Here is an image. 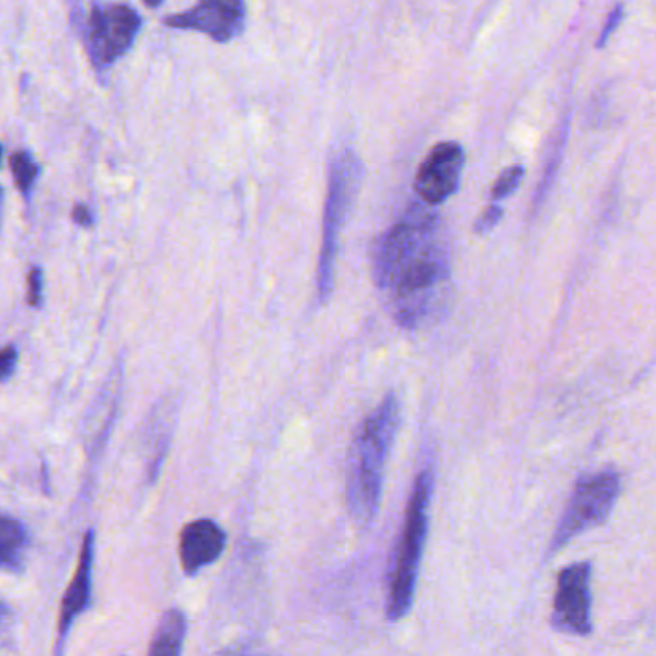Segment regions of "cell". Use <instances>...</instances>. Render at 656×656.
I'll return each mask as SVG.
<instances>
[{
  "label": "cell",
  "mask_w": 656,
  "mask_h": 656,
  "mask_svg": "<svg viewBox=\"0 0 656 656\" xmlns=\"http://www.w3.org/2000/svg\"><path fill=\"white\" fill-rule=\"evenodd\" d=\"M373 277L376 286L390 296L399 327L417 328L436 311L449 281V258L432 206L413 204L378 238Z\"/></svg>",
  "instance_id": "obj_1"
},
{
  "label": "cell",
  "mask_w": 656,
  "mask_h": 656,
  "mask_svg": "<svg viewBox=\"0 0 656 656\" xmlns=\"http://www.w3.org/2000/svg\"><path fill=\"white\" fill-rule=\"evenodd\" d=\"M399 401L388 394L359 426L348 457L346 501L353 520L369 526L376 518L382 499L384 467L398 434Z\"/></svg>",
  "instance_id": "obj_2"
},
{
  "label": "cell",
  "mask_w": 656,
  "mask_h": 656,
  "mask_svg": "<svg viewBox=\"0 0 656 656\" xmlns=\"http://www.w3.org/2000/svg\"><path fill=\"white\" fill-rule=\"evenodd\" d=\"M434 488L432 470H424L417 476L415 488L411 493L403 530L399 536L396 555L388 578V601L386 612L388 620L398 622L413 607L419 568H421L424 543L428 536V507Z\"/></svg>",
  "instance_id": "obj_3"
},
{
  "label": "cell",
  "mask_w": 656,
  "mask_h": 656,
  "mask_svg": "<svg viewBox=\"0 0 656 656\" xmlns=\"http://www.w3.org/2000/svg\"><path fill=\"white\" fill-rule=\"evenodd\" d=\"M363 165L352 150H342L334 156L328 169L327 206L323 223V244L317 269V294L327 302L334 286V265L338 256V242L352 211L353 200L361 187Z\"/></svg>",
  "instance_id": "obj_4"
},
{
  "label": "cell",
  "mask_w": 656,
  "mask_h": 656,
  "mask_svg": "<svg viewBox=\"0 0 656 656\" xmlns=\"http://www.w3.org/2000/svg\"><path fill=\"white\" fill-rule=\"evenodd\" d=\"M71 18L98 73L112 68L131 50L142 27L141 14L118 2L94 0L87 18H83L79 0H71Z\"/></svg>",
  "instance_id": "obj_5"
},
{
  "label": "cell",
  "mask_w": 656,
  "mask_h": 656,
  "mask_svg": "<svg viewBox=\"0 0 656 656\" xmlns=\"http://www.w3.org/2000/svg\"><path fill=\"white\" fill-rule=\"evenodd\" d=\"M620 495V474L607 469L578 480L551 541V553L609 518Z\"/></svg>",
  "instance_id": "obj_6"
},
{
  "label": "cell",
  "mask_w": 656,
  "mask_h": 656,
  "mask_svg": "<svg viewBox=\"0 0 656 656\" xmlns=\"http://www.w3.org/2000/svg\"><path fill=\"white\" fill-rule=\"evenodd\" d=\"M551 622L557 632L566 635L584 637L591 633V564H568L561 570Z\"/></svg>",
  "instance_id": "obj_7"
},
{
  "label": "cell",
  "mask_w": 656,
  "mask_h": 656,
  "mask_svg": "<svg viewBox=\"0 0 656 656\" xmlns=\"http://www.w3.org/2000/svg\"><path fill=\"white\" fill-rule=\"evenodd\" d=\"M164 24L171 29L204 33L215 43H229L244 31L246 2L244 0H200L190 10L167 16Z\"/></svg>",
  "instance_id": "obj_8"
},
{
  "label": "cell",
  "mask_w": 656,
  "mask_h": 656,
  "mask_svg": "<svg viewBox=\"0 0 656 656\" xmlns=\"http://www.w3.org/2000/svg\"><path fill=\"white\" fill-rule=\"evenodd\" d=\"M465 167V150L457 142H442L422 162L415 190L426 206H440L449 200L461 183Z\"/></svg>",
  "instance_id": "obj_9"
},
{
  "label": "cell",
  "mask_w": 656,
  "mask_h": 656,
  "mask_svg": "<svg viewBox=\"0 0 656 656\" xmlns=\"http://www.w3.org/2000/svg\"><path fill=\"white\" fill-rule=\"evenodd\" d=\"M93 564H94V530H89L81 543L79 563L77 570L71 578V584L64 593L62 609H60V620H58V637L54 656H64L66 641L70 635L71 626L75 620L91 607V595H93Z\"/></svg>",
  "instance_id": "obj_10"
},
{
  "label": "cell",
  "mask_w": 656,
  "mask_h": 656,
  "mask_svg": "<svg viewBox=\"0 0 656 656\" xmlns=\"http://www.w3.org/2000/svg\"><path fill=\"white\" fill-rule=\"evenodd\" d=\"M227 534L210 518H198L185 526L179 541V559L187 576H196L206 566L217 563L225 551Z\"/></svg>",
  "instance_id": "obj_11"
},
{
  "label": "cell",
  "mask_w": 656,
  "mask_h": 656,
  "mask_svg": "<svg viewBox=\"0 0 656 656\" xmlns=\"http://www.w3.org/2000/svg\"><path fill=\"white\" fill-rule=\"evenodd\" d=\"M29 547V532L24 522L8 515H0V572L20 574L24 570Z\"/></svg>",
  "instance_id": "obj_12"
},
{
  "label": "cell",
  "mask_w": 656,
  "mask_h": 656,
  "mask_svg": "<svg viewBox=\"0 0 656 656\" xmlns=\"http://www.w3.org/2000/svg\"><path fill=\"white\" fill-rule=\"evenodd\" d=\"M188 622L185 612L169 609L158 622L148 656H181L187 639Z\"/></svg>",
  "instance_id": "obj_13"
},
{
  "label": "cell",
  "mask_w": 656,
  "mask_h": 656,
  "mask_svg": "<svg viewBox=\"0 0 656 656\" xmlns=\"http://www.w3.org/2000/svg\"><path fill=\"white\" fill-rule=\"evenodd\" d=\"M10 167H12L16 187L24 194L25 198H29L31 190H33L37 179H39L41 167L33 160V156L27 150H20V152L12 154Z\"/></svg>",
  "instance_id": "obj_14"
},
{
  "label": "cell",
  "mask_w": 656,
  "mask_h": 656,
  "mask_svg": "<svg viewBox=\"0 0 656 656\" xmlns=\"http://www.w3.org/2000/svg\"><path fill=\"white\" fill-rule=\"evenodd\" d=\"M524 179V167L522 165H513L509 169H505L499 179L495 181V185L492 188V198L493 202H499L507 196H511L515 192L518 185L522 183Z\"/></svg>",
  "instance_id": "obj_15"
},
{
  "label": "cell",
  "mask_w": 656,
  "mask_h": 656,
  "mask_svg": "<svg viewBox=\"0 0 656 656\" xmlns=\"http://www.w3.org/2000/svg\"><path fill=\"white\" fill-rule=\"evenodd\" d=\"M43 296H45L43 269L39 265H35L27 273V304L31 305V307H41Z\"/></svg>",
  "instance_id": "obj_16"
},
{
  "label": "cell",
  "mask_w": 656,
  "mask_h": 656,
  "mask_svg": "<svg viewBox=\"0 0 656 656\" xmlns=\"http://www.w3.org/2000/svg\"><path fill=\"white\" fill-rule=\"evenodd\" d=\"M624 12H626V10H624V4H616V6H614V10L610 12L607 22H605L603 29H601V33H599L597 48H603L609 43L610 39H612V35L616 33V29H618L620 24L624 22Z\"/></svg>",
  "instance_id": "obj_17"
},
{
  "label": "cell",
  "mask_w": 656,
  "mask_h": 656,
  "mask_svg": "<svg viewBox=\"0 0 656 656\" xmlns=\"http://www.w3.org/2000/svg\"><path fill=\"white\" fill-rule=\"evenodd\" d=\"M501 219H503V208H501L499 204L488 206L486 211L478 217V221H476V225H474V233H476V235H486V233H490V231H493V229L499 225Z\"/></svg>",
  "instance_id": "obj_18"
},
{
  "label": "cell",
  "mask_w": 656,
  "mask_h": 656,
  "mask_svg": "<svg viewBox=\"0 0 656 656\" xmlns=\"http://www.w3.org/2000/svg\"><path fill=\"white\" fill-rule=\"evenodd\" d=\"M18 365V350L14 346L0 348V382L10 380Z\"/></svg>",
  "instance_id": "obj_19"
},
{
  "label": "cell",
  "mask_w": 656,
  "mask_h": 656,
  "mask_svg": "<svg viewBox=\"0 0 656 656\" xmlns=\"http://www.w3.org/2000/svg\"><path fill=\"white\" fill-rule=\"evenodd\" d=\"M71 219H73V223H77L79 227H85V229H91L94 225L93 211H91L89 206H85V204H77L73 208Z\"/></svg>",
  "instance_id": "obj_20"
},
{
  "label": "cell",
  "mask_w": 656,
  "mask_h": 656,
  "mask_svg": "<svg viewBox=\"0 0 656 656\" xmlns=\"http://www.w3.org/2000/svg\"><path fill=\"white\" fill-rule=\"evenodd\" d=\"M10 616V610H8V607L4 605V603H0V626L4 624V620Z\"/></svg>",
  "instance_id": "obj_21"
},
{
  "label": "cell",
  "mask_w": 656,
  "mask_h": 656,
  "mask_svg": "<svg viewBox=\"0 0 656 656\" xmlns=\"http://www.w3.org/2000/svg\"><path fill=\"white\" fill-rule=\"evenodd\" d=\"M162 2H164V0H144V4H146L148 8H158Z\"/></svg>",
  "instance_id": "obj_22"
},
{
  "label": "cell",
  "mask_w": 656,
  "mask_h": 656,
  "mask_svg": "<svg viewBox=\"0 0 656 656\" xmlns=\"http://www.w3.org/2000/svg\"><path fill=\"white\" fill-rule=\"evenodd\" d=\"M2 200H4V192H2V188H0V210H2Z\"/></svg>",
  "instance_id": "obj_23"
},
{
  "label": "cell",
  "mask_w": 656,
  "mask_h": 656,
  "mask_svg": "<svg viewBox=\"0 0 656 656\" xmlns=\"http://www.w3.org/2000/svg\"><path fill=\"white\" fill-rule=\"evenodd\" d=\"M233 656H259V655H250V653H236V655Z\"/></svg>",
  "instance_id": "obj_24"
},
{
  "label": "cell",
  "mask_w": 656,
  "mask_h": 656,
  "mask_svg": "<svg viewBox=\"0 0 656 656\" xmlns=\"http://www.w3.org/2000/svg\"><path fill=\"white\" fill-rule=\"evenodd\" d=\"M0 162H2V144H0Z\"/></svg>",
  "instance_id": "obj_25"
}]
</instances>
